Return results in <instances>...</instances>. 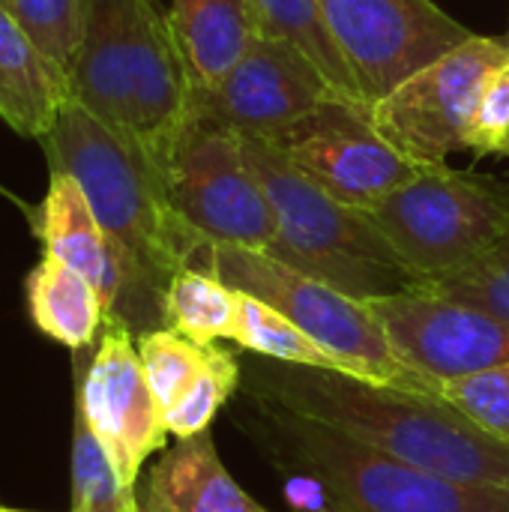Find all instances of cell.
Masks as SVG:
<instances>
[{
  "label": "cell",
  "instance_id": "29",
  "mask_svg": "<svg viewBox=\"0 0 509 512\" xmlns=\"http://www.w3.org/2000/svg\"><path fill=\"white\" fill-rule=\"evenodd\" d=\"M468 150L483 156H509V63L486 87L468 129Z\"/></svg>",
  "mask_w": 509,
  "mask_h": 512
},
{
  "label": "cell",
  "instance_id": "11",
  "mask_svg": "<svg viewBox=\"0 0 509 512\" xmlns=\"http://www.w3.org/2000/svg\"><path fill=\"white\" fill-rule=\"evenodd\" d=\"M366 102L474 36L435 0H318Z\"/></svg>",
  "mask_w": 509,
  "mask_h": 512
},
{
  "label": "cell",
  "instance_id": "15",
  "mask_svg": "<svg viewBox=\"0 0 509 512\" xmlns=\"http://www.w3.org/2000/svg\"><path fill=\"white\" fill-rule=\"evenodd\" d=\"M36 237L42 240L45 255H54L93 282L105 315L111 318L126 291L123 261L99 225L81 183L60 168H51L48 192L36 219Z\"/></svg>",
  "mask_w": 509,
  "mask_h": 512
},
{
  "label": "cell",
  "instance_id": "18",
  "mask_svg": "<svg viewBox=\"0 0 509 512\" xmlns=\"http://www.w3.org/2000/svg\"><path fill=\"white\" fill-rule=\"evenodd\" d=\"M168 21L192 87L225 78L261 36L252 0H174Z\"/></svg>",
  "mask_w": 509,
  "mask_h": 512
},
{
  "label": "cell",
  "instance_id": "5",
  "mask_svg": "<svg viewBox=\"0 0 509 512\" xmlns=\"http://www.w3.org/2000/svg\"><path fill=\"white\" fill-rule=\"evenodd\" d=\"M240 138L276 213V243L267 255L363 303L429 285L366 210L327 195L270 141Z\"/></svg>",
  "mask_w": 509,
  "mask_h": 512
},
{
  "label": "cell",
  "instance_id": "21",
  "mask_svg": "<svg viewBox=\"0 0 509 512\" xmlns=\"http://www.w3.org/2000/svg\"><path fill=\"white\" fill-rule=\"evenodd\" d=\"M237 300L240 294L219 276L198 267H183L165 288L162 321L198 345H219L222 339L231 342L237 324Z\"/></svg>",
  "mask_w": 509,
  "mask_h": 512
},
{
  "label": "cell",
  "instance_id": "7",
  "mask_svg": "<svg viewBox=\"0 0 509 512\" xmlns=\"http://www.w3.org/2000/svg\"><path fill=\"white\" fill-rule=\"evenodd\" d=\"M366 216L426 282H435L501 237L509 225V192L447 165L417 168Z\"/></svg>",
  "mask_w": 509,
  "mask_h": 512
},
{
  "label": "cell",
  "instance_id": "30",
  "mask_svg": "<svg viewBox=\"0 0 509 512\" xmlns=\"http://www.w3.org/2000/svg\"><path fill=\"white\" fill-rule=\"evenodd\" d=\"M117 512H144V507H141V498H132L126 507H120Z\"/></svg>",
  "mask_w": 509,
  "mask_h": 512
},
{
  "label": "cell",
  "instance_id": "28",
  "mask_svg": "<svg viewBox=\"0 0 509 512\" xmlns=\"http://www.w3.org/2000/svg\"><path fill=\"white\" fill-rule=\"evenodd\" d=\"M441 399L474 429L509 444V363L444 381Z\"/></svg>",
  "mask_w": 509,
  "mask_h": 512
},
{
  "label": "cell",
  "instance_id": "22",
  "mask_svg": "<svg viewBox=\"0 0 509 512\" xmlns=\"http://www.w3.org/2000/svg\"><path fill=\"white\" fill-rule=\"evenodd\" d=\"M231 342L240 345L243 351L267 357V360L342 372L339 363L315 339H309L282 312H276L273 306H267V303L249 297V294H240V300H237V324H234V339Z\"/></svg>",
  "mask_w": 509,
  "mask_h": 512
},
{
  "label": "cell",
  "instance_id": "19",
  "mask_svg": "<svg viewBox=\"0 0 509 512\" xmlns=\"http://www.w3.org/2000/svg\"><path fill=\"white\" fill-rule=\"evenodd\" d=\"M27 309L33 327L69 351H87L108 318L93 282L45 252L27 276Z\"/></svg>",
  "mask_w": 509,
  "mask_h": 512
},
{
  "label": "cell",
  "instance_id": "2",
  "mask_svg": "<svg viewBox=\"0 0 509 512\" xmlns=\"http://www.w3.org/2000/svg\"><path fill=\"white\" fill-rule=\"evenodd\" d=\"M240 372L246 399L309 417L396 462L459 483L509 489V444L474 429L438 396L258 354L243 360Z\"/></svg>",
  "mask_w": 509,
  "mask_h": 512
},
{
  "label": "cell",
  "instance_id": "26",
  "mask_svg": "<svg viewBox=\"0 0 509 512\" xmlns=\"http://www.w3.org/2000/svg\"><path fill=\"white\" fill-rule=\"evenodd\" d=\"M240 375H243L240 372V360L231 351L213 345L210 348V363L201 372V378L189 387V393L171 411H165L168 432L177 441L207 432L213 417L240 390Z\"/></svg>",
  "mask_w": 509,
  "mask_h": 512
},
{
  "label": "cell",
  "instance_id": "3",
  "mask_svg": "<svg viewBox=\"0 0 509 512\" xmlns=\"http://www.w3.org/2000/svg\"><path fill=\"white\" fill-rule=\"evenodd\" d=\"M72 96L162 165L192 105L168 12L156 0H81Z\"/></svg>",
  "mask_w": 509,
  "mask_h": 512
},
{
  "label": "cell",
  "instance_id": "6",
  "mask_svg": "<svg viewBox=\"0 0 509 512\" xmlns=\"http://www.w3.org/2000/svg\"><path fill=\"white\" fill-rule=\"evenodd\" d=\"M198 270H207L228 288L282 312L309 339H315L342 372L441 399V387L435 381L408 369L393 354L381 324L363 300H354L267 252L243 246H207Z\"/></svg>",
  "mask_w": 509,
  "mask_h": 512
},
{
  "label": "cell",
  "instance_id": "24",
  "mask_svg": "<svg viewBox=\"0 0 509 512\" xmlns=\"http://www.w3.org/2000/svg\"><path fill=\"white\" fill-rule=\"evenodd\" d=\"M135 489L123 486L111 456L90 429L84 411L75 405L72 423V510L69 512H117L126 507Z\"/></svg>",
  "mask_w": 509,
  "mask_h": 512
},
{
  "label": "cell",
  "instance_id": "10",
  "mask_svg": "<svg viewBox=\"0 0 509 512\" xmlns=\"http://www.w3.org/2000/svg\"><path fill=\"white\" fill-rule=\"evenodd\" d=\"M75 354V405L84 411L90 429L111 456L123 486L135 489L141 468L168 441L165 411L153 396L144 363L138 357L135 333L105 318L93 354Z\"/></svg>",
  "mask_w": 509,
  "mask_h": 512
},
{
  "label": "cell",
  "instance_id": "13",
  "mask_svg": "<svg viewBox=\"0 0 509 512\" xmlns=\"http://www.w3.org/2000/svg\"><path fill=\"white\" fill-rule=\"evenodd\" d=\"M336 99L339 90L303 51L261 33L225 78L192 87L189 117L270 141Z\"/></svg>",
  "mask_w": 509,
  "mask_h": 512
},
{
  "label": "cell",
  "instance_id": "23",
  "mask_svg": "<svg viewBox=\"0 0 509 512\" xmlns=\"http://www.w3.org/2000/svg\"><path fill=\"white\" fill-rule=\"evenodd\" d=\"M135 345H138V357L144 363L147 381H150L153 396L159 399L162 411H171L189 393V387L207 369L210 348H213V345H198L171 327H156V330L138 333Z\"/></svg>",
  "mask_w": 509,
  "mask_h": 512
},
{
  "label": "cell",
  "instance_id": "14",
  "mask_svg": "<svg viewBox=\"0 0 509 512\" xmlns=\"http://www.w3.org/2000/svg\"><path fill=\"white\" fill-rule=\"evenodd\" d=\"M393 354L438 387L509 363V324L432 288L366 300Z\"/></svg>",
  "mask_w": 509,
  "mask_h": 512
},
{
  "label": "cell",
  "instance_id": "31",
  "mask_svg": "<svg viewBox=\"0 0 509 512\" xmlns=\"http://www.w3.org/2000/svg\"><path fill=\"white\" fill-rule=\"evenodd\" d=\"M0 512H33V510H18V507H3V504H0Z\"/></svg>",
  "mask_w": 509,
  "mask_h": 512
},
{
  "label": "cell",
  "instance_id": "32",
  "mask_svg": "<svg viewBox=\"0 0 509 512\" xmlns=\"http://www.w3.org/2000/svg\"><path fill=\"white\" fill-rule=\"evenodd\" d=\"M291 512H309V510H291Z\"/></svg>",
  "mask_w": 509,
  "mask_h": 512
},
{
  "label": "cell",
  "instance_id": "20",
  "mask_svg": "<svg viewBox=\"0 0 509 512\" xmlns=\"http://www.w3.org/2000/svg\"><path fill=\"white\" fill-rule=\"evenodd\" d=\"M261 33L303 51L351 105H369L318 0H252Z\"/></svg>",
  "mask_w": 509,
  "mask_h": 512
},
{
  "label": "cell",
  "instance_id": "1",
  "mask_svg": "<svg viewBox=\"0 0 509 512\" xmlns=\"http://www.w3.org/2000/svg\"><path fill=\"white\" fill-rule=\"evenodd\" d=\"M39 144L51 168L81 183L123 261L126 291L111 318L135 336L165 327L162 300L171 276L183 267H201L210 243L174 213L162 165L75 96L63 102Z\"/></svg>",
  "mask_w": 509,
  "mask_h": 512
},
{
  "label": "cell",
  "instance_id": "12",
  "mask_svg": "<svg viewBox=\"0 0 509 512\" xmlns=\"http://www.w3.org/2000/svg\"><path fill=\"white\" fill-rule=\"evenodd\" d=\"M270 144L303 177L357 210H372L417 174V165L372 126L369 105L345 99L321 105Z\"/></svg>",
  "mask_w": 509,
  "mask_h": 512
},
{
  "label": "cell",
  "instance_id": "27",
  "mask_svg": "<svg viewBox=\"0 0 509 512\" xmlns=\"http://www.w3.org/2000/svg\"><path fill=\"white\" fill-rule=\"evenodd\" d=\"M36 45L69 75L81 54V0H0Z\"/></svg>",
  "mask_w": 509,
  "mask_h": 512
},
{
  "label": "cell",
  "instance_id": "8",
  "mask_svg": "<svg viewBox=\"0 0 509 512\" xmlns=\"http://www.w3.org/2000/svg\"><path fill=\"white\" fill-rule=\"evenodd\" d=\"M162 174L174 213L204 243L255 252H270L276 243L273 204L237 132L189 117Z\"/></svg>",
  "mask_w": 509,
  "mask_h": 512
},
{
  "label": "cell",
  "instance_id": "17",
  "mask_svg": "<svg viewBox=\"0 0 509 512\" xmlns=\"http://www.w3.org/2000/svg\"><path fill=\"white\" fill-rule=\"evenodd\" d=\"M144 512H267L225 471L210 429L180 438L147 474Z\"/></svg>",
  "mask_w": 509,
  "mask_h": 512
},
{
  "label": "cell",
  "instance_id": "4",
  "mask_svg": "<svg viewBox=\"0 0 509 512\" xmlns=\"http://www.w3.org/2000/svg\"><path fill=\"white\" fill-rule=\"evenodd\" d=\"M246 432L279 471L321 483L327 512H509V489L459 483L381 456L309 417L249 399Z\"/></svg>",
  "mask_w": 509,
  "mask_h": 512
},
{
  "label": "cell",
  "instance_id": "25",
  "mask_svg": "<svg viewBox=\"0 0 509 512\" xmlns=\"http://www.w3.org/2000/svg\"><path fill=\"white\" fill-rule=\"evenodd\" d=\"M426 288L450 300L477 306L509 324V225L474 261L429 282Z\"/></svg>",
  "mask_w": 509,
  "mask_h": 512
},
{
  "label": "cell",
  "instance_id": "9",
  "mask_svg": "<svg viewBox=\"0 0 509 512\" xmlns=\"http://www.w3.org/2000/svg\"><path fill=\"white\" fill-rule=\"evenodd\" d=\"M509 63V42L474 33L369 105L372 126L417 168H441L468 150V129L492 78Z\"/></svg>",
  "mask_w": 509,
  "mask_h": 512
},
{
  "label": "cell",
  "instance_id": "16",
  "mask_svg": "<svg viewBox=\"0 0 509 512\" xmlns=\"http://www.w3.org/2000/svg\"><path fill=\"white\" fill-rule=\"evenodd\" d=\"M69 96V75L0 3V120L18 135L42 141Z\"/></svg>",
  "mask_w": 509,
  "mask_h": 512
}]
</instances>
